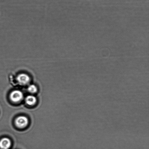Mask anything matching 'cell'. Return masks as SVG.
Wrapping results in <instances>:
<instances>
[{
  "mask_svg": "<svg viewBox=\"0 0 149 149\" xmlns=\"http://www.w3.org/2000/svg\"><path fill=\"white\" fill-rule=\"evenodd\" d=\"M23 95L22 92L19 90H15L12 92L10 97L11 100L14 102H18L23 99Z\"/></svg>",
  "mask_w": 149,
  "mask_h": 149,
  "instance_id": "cell-1",
  "label": "cell"
},
{
  "mask_svg": "<svg viewBox=\"0 0 149 149\" xmlns=\"http://www.w3.org/2000/svg\"><path fill=\"white\" fill-rule=\"evenodd\" d=\"M17 79L20 84L24 85L28 84L30 81V77L27 74L22 73L17 75Z\"/></svg>",
  "mask_w": 149,
  "mask_h": 149,
  "instance_id": "cell-2",
  "label": "cell"
},
{
  "mask_svg": "<svg viewBox=\"0 0 149 149\" xmlns=\"http://www.w3.org/2000/svg\"><path fill=\"white\" fill-rule=\"evenodd\" d=\"M29 120L25 116H21L17 118L15 120L16 125L20 128H24L28 124Z\"/></svg>",
  "mask_w": 149,
  "mask_h": 149,
  "instance_id": "cell-3",
  "label": "cell"
},
{
  "mask_svg": "<svg viewBox=\"0 0 149 149\" xmlns=\"http://www.w3.org/2000/svg\"><path fill=\"white\" fill-rule=\"evenodd\" d=\"M11 145V141L8 138H4L0 141V149H8Z\"/></svg>",
  "mask_w": 149,
  "mask_h": 149,
  "instance_id": "cell-4",
  "label": "cell"
},
{
  "mask_svg": "<svg viewBox=\"0 0 149 149\" xmlns=\"http://www.w3.org/2000/svg\"><path fill=\"white\" fill-rule=\"evenodd\" d=\"M25 100L26 103L27 104L32 106L36 103V99L35 96L29 95L26 97Z\"/></svg>",
  "mask_w": 149,
  "mask_h": 149,
  "instance_id": "cell-5",
  "label": "cell"
},
{
  "mask_svg": "<svg viewBox=\"0 0 149 149\" xmlns=\"http://www.w3.org/2000/svg\"><path fill=\"white\" fill-rule=\"evenodd\" d=\"M29 91L31 93H35L37 91V87L34 85H30L28 88Z\"/></svg>",
  "mask_w": 149,
  "mask_h": 149,
  "instance_id": "cell-6",
  "label": "cell"
}]
</instances>
